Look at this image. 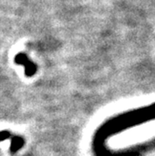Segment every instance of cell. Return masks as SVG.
Here are the masks:
<instances>
[{"label":"cell","instance_id":"1","mask_svg":"<svg viewBox=\"0 0 155 156\" xmlns=\"http://www.w3.org/2000/svg\"><path fill=\"white\" fill-rule=\"evenodd\" d=\"M8 136H9V134L7 132H1L0 133V140H3L4 138L8 137Z\"/></svg>","mask_w":155,"mask_h":156}]
</instances>
